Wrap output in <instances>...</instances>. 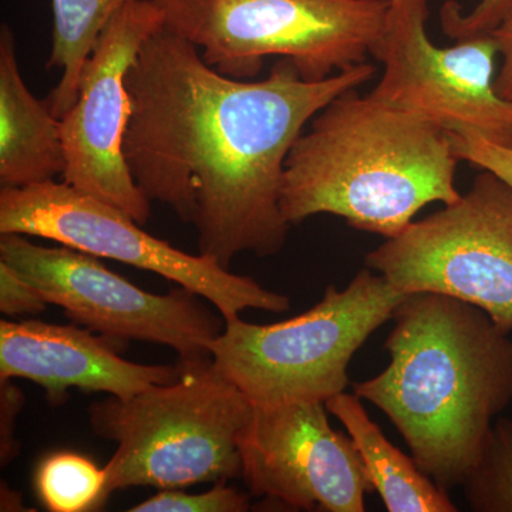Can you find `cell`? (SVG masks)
Returning a JSON list of instances; mask_svg holds the SVG:
<instances>
[{
	"instance_id": "1",
	"label": "cell",
	"mask_w": 512,
	"mask_h": 512,
	"mask_svg": "<svg viewBox=\"0 0 512 512\" xmlns=\"http://www.w3.org/2000/svg\"><path fill=\"white\" fill-rule=\"evenodd\" d=\"M375 74L366 62L306 82L281 59L266 79L244 82L160 29L126 76L128 170L148 200L195 228L200 254L227 269L244 252L274 256L291 227L279 204L289 151L330 101Z\"/></svg>"
},
{
	"instance_id": "2",
	"label": "cell",
	"mask_w": 512,
	"mask_h": 512,
	"mask_svg": "<svg viewBox=\"0 0 512 512\" xmlns=\"http://www.w3.org/2000/svg\"><path fill=\"white\" fill-rule=\"evenodd\" d=\"M392 320L389 365L353 393L389 417L434 483L461 487L512 403L510 333L483 309L433 292L407 293Z\"/></svg>"
},
{
	"instance_id": "3",
	"label": "cell",
	"mask_w": 512,
	"mask_h": 512,
	"mask_svg": "<svg viewBox=\"0 0 512 512\" xmlns=\"http://www.w3.org/2000/svg\"><path fill=\"white\" fill-rule=\"evenodd\" d=\"M460 163L446 130L357 89L319 111L286 158L282 215L342 217L357 231L397 237L433 202L451 204Z\"/></svg>"
},
{
	"instance_id": "4",
	"label": "cell",
	"mask_w": 512,
	"mask_h": 512,
	"mask_svg": "<svg viewBox=\"0 0 512 512\" xmlns=\"http://www.w3.org/2000/svg\"><path fill=\"white\" fill-rule=\"evenodd\" d=\"M174 382L93 403L90 424L117 444L107 494L128 487L177 490L241 476L238 439L254 410L211 356L180 359Z\"/></svg>"
},
{
	"instance_id": "5",
	"label": "cell",
	"mask_w": 512,
	"mask_h": 512,
	"mask_svg": "<svg viewBox=\"0 0 512 512\" xmlns=\"http://www.w3.org/2000/svg\"><path fill=\"white\" fill-rule=\"evenodd\" d=\"M407 293L369 268L345 289L329 285L312 309L274 325L227 320L210 355L222 375L254 406L326 403L346 392L357 350L384 323Z\"/></svg>"
},
{
	"instance_id": "6",
	"label": "cell",
	"mask_w": 512,
	"mask_h": 512,
	"mask_svg": "<svg viewBox=\"0 0 512 512\" xmlns=\"http://www.w3.org/2000/svg\"><path fill=\"white\" fill-rule=\"evenodd\" d=\"M164 29L198 47L234 79L261 72L266 57L289 60L306 82L367 62L390 0H154Z\"/></svg>"
},
{
	"instance_id": "7",
	"label": "cell",
	"mask_w": 512,
	"mask_h": 512,
	"mask_svg": "<svg viewBox=\"0 0 512 512\" xmlns=\"http://www.w3.org/2000/svg\"><path fill=\"white\" fill-rule=\"evenodd\" d=\"M0 234L49 239L153 272L202 296L225 322L247 309L282 313L291 308L288 296L269 291L249 276L234 274L212 256L187 254L153 237L120 208L64 181L2 187Z\"/></svg>"
},
{
	"instance_id": "8",
	"label": "cell",
	"mask_w": 512,
	"mask_h": 512,
	"mask_svg": "<svg viewBox=\"0 0 512 512\" xmlns=\"http://www.w3.org/2000/svg\"><path fill=\"white\" fill-rule=\"evenodd\" d=\"M365 265L397 291L471 303L511 335V185L481 170L466 194L386 239Z\"/></svg>"
},
{
	"instance_id": "9",
	"label": "cell",
	"mask_w": 512,
	"mask_h": 512,
	"mask_svg": "<svg viewBox=\"0 0 512 512\" xmlns=\"http://www.w3.org/2000/svg\"><path fill=\"white\" fill-rule=\"evenodd\" d=\"M0 262L76 325L126 342L168 346L180 359L211 356L212 342L225 328L221 313L197 293L178 286L154 295L111 272L99 256L66 245L43 247L26 235L0 234Z\"/></svg>"
},
{
	"instance_id": "10",
	"label": "cell",
	"mask_w": 512,
	"mask_h": 512,
	"mask_svg": "<svg viewBox=\"0 0 512 512\" xmlns=\"http://www.w3.org/2000/svg\"><path fill=\"white\" fill-rule=\"evenodd\" d=\"M429 0H390L372 57L383 64L373 99L412 111L447 133H476L512 147V101L495 90L491 33L439 47L427 33Z\"/></svg>"
},
{
	"instance_id": "11",
	"label": "cell",
	"mask_w": 512,
	"mask_h": 512,
	"mask_svg": "<svg viewBox=\"0 0 512 512\" xmlns=\"http://www.w3.org/2000/svg\"><path fill=\"white\" fill-rule=\"evenodd\" d=\"M154 0H131L101 33L84 66L72 109L60 119L66 168L64 183L120 208L138 224L150 218L124 156L131 103L126 76L144 43L163 29Z\"/></svg>"
},
{
	"instance_id": "12",
	"label": "cell",
	"mask_w": 512,
	"mask_h": 512,
	"mask_svg": "<svg viewBox=\"0 0 512 512\" xmlns=\"http://www.w3.org/2000/svg\"><path fill=\"white\" fill-rule=\"evenodd\" d=\"M322 402L254 406L238 439L249 491L293 511L363 512L373 493L359 451Z\"/></svg>"
},
{
	"instance_id": "13",
	"label": "cell",
	"mask_w": 512,
	"mask_h": 512,
	"mask_svg": "<svg viewBox=\"0 0 512 512\" xmlns=\"http://www.w3.org/2000/svg\"><path fill=\"white\" fill-rule=\"evenodd\" d=\"M126 345V340L96 336L76 325L2 320L0 379H28L46 390L50 403L59 404L70 387L128 399L180 376V360L175 365L128 362L119 355Z\"/></svg>"
},
{
	"instance_id": "14",
	"label": "cell",
	"mask_w": 512,
	"mask_h": 512,
	"mask_svg": "<svg viewBox=\"0 0 512 512\" xmlns=\"http://www.w3.org/2000/svg\"><path fill=\"white\" fill-rule=\"evenodd\" d=\"M62 123L37 100L20 73L15 35L0 28V184L22 188L62 177Z\"/></svg>"
},
{
	"instance_id": "15",
	"label": "cell",
	"mask_w": 512,
	"mask_h": 512,
	"mask_svg": "<svg viewBox=\"0 0 512 512\" xmlns=\"http://www.w3.org/2000/svg\"><path fill=\"white\" fill-rule=\"evenodd\" d=\"M326 404L329 414L343 424L353 440L373 491L389 512H456L448 491L434 483L413 457L406 456L370 419L355 393H339Z\"/></svg>"
},
{
	"instance_id": "16",
	"label": "cell",
	"mask_w": 512,
	"mask_h": 512,
	"mask_svg": "<svg viewBox=\"0 0 512 512\" xmlns=\"http://www.w3.org/2000/svg\"><path fill=\"white\" fill-rule=\"evenodd\" d=\"M131 0H52V50L47 67L60 70V80L46 103L57 119L72 109L84 66L110 20Z\"/></svg>"
},
{
	"instance_id": "17",
	"label": "cell",
	"mask_w": 512,
	"mask_h": 512,
	"mask_svg": "<svg viewBox=\"0 0 512 512\" xmlns=\"http://www.w3.org/2000/svg\"><path fill=\"white\" fill-rule=\"evenodd\" d=\"M40 500L52 512L97 511L109 500L106 468L70 451L50 454L37 468Z\"/></svg>"
},
{
	"instance_id": "18",
	"label": "cell",
	"mask_w": 512,
	"mask_h": 512,
	"mask_svg": "<svg viewBox=\"0 0 512 512\" xmlns=\"http://www.w3.org/2000/svg\"><path fill=\"white\" fill-rule=\"evenodd\" d=\"M476 512H512V419L498 417L476 466L461 485Z\"/></svg>"
},
{
	"instance_id": "19",
	"label": "cell",
	"mask_w": 512,
	"mask_h": 512,
	"mask_svg": "<svg viewBox=\"0 0 512 512\" xmlns=\"http://www.w3.org/2000/svg\"><path fill=\"white\" fill-rule=\"evenodd\" d=\"M249 495L237 488L229 487L225 481L215 483L211 490L200 494H187L184 491L163 490L148 498L131 512H245L249 511Z\"/></svg>"
},
{
	"instance_id": "20",
	"label": "cell",
	"mask_w": 512,
	"mask_h": 512,
	"mask_svg": "<svg viewBox=\"0 0 512 512\" xmlns=\"http://www.w3.org/2000/svg\"><path fill=\"white\" fill-rule=\"evenodd\" d=\"M512 15V0H480L471 12L463 13L460 3L448 0L441 9V28L454 40L488 35Z\"/></svg>"
},
{
	"instance_id": "21",
	"label": "cell",
	"mask_w": 512,
	"mask_h": 512,
	"mask_svg": "<svg viewBox=\"0 0 512 512\" xmlns=\"http://www.w3.org/2000/svg\"><path fill=\"white\" fill-rule=\"evenodd\" d=\"M458 160L490 171L512 187V147L500 146L476 133H448Z\"/></svg>"
},
{
	"instance_id": "22",
	"label": "cell",
	"mask_w": 512,
	"mask_h": 512,
	"mask_svg": "<svg viewBox=\"0 0 512 512\" xmlns=\"http://www.w3.org/2000/svg\"><path fill=\"white\" fill-rule=\"evenodd\" d=\"M47 302L13 269L0 262V312L8 316L39 315Z\"/></svg>"
},
{
	"instance_id": "23",
	"label": "cell",
	"mask_w": 512,
	"mask_h": 512,
	"mask_svg": "<svg viewBox=\"0 0 512 512\" xmlns=\"http://www.w3.org/2000/svg\"><path fill=\"white\" fill-rule=\"evenodd\" d=\"M13 379H0V461L8 466L19 454V443L15 437L16 421L25 396L12 382Z\"/></svg>"
},
{
	"instance_id": "24",
	"label": "cell",
	"mask_w": 512,
	"mask_h": 512,
	"mask_svg": "<svg viewBox=\"0 0 512 512\" xmlns=\"http://www.w3.org/2000/svg\"><path fill=\"white\" fill-rule=\"evenodd\" d=\"M497 42L501 66L495 76V90L504 100L512 101V15L491 32Z\"/></svg>"
}]
</instances>
